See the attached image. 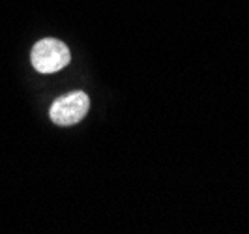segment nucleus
Instances as JSON below:
<instances>
[{"instance_id":"nucleus-2","label":"nucleus","mask_w":249,"mask_h":234,"mask_svg":"<svg viewBox=\"0 0 249 234\" xmlns=\"http://www.w3.org/2000/svg\"><path fill=\"white\" fill-rule=\"evenodd\" d=\"M90 99L85 92H71L58 98L51 105L49 116L56 126H73L87 116Z\"/></svg>"},{"instance_id":"nucleus-1","label":"nucleus","mask_w":249,"mask_h":234,"mask_svg":"<svg viewBox=\"0 0 249 234\" xmlns=\"http://www.w3.org/2000/svg\"><path fill=\"white\" fill-rule=\"evenodd\" d=\"M30 60L39 73H54L70 64L71 53L64 41L54 37H45L32 47Z\"/></svg>"}]
</instances>
